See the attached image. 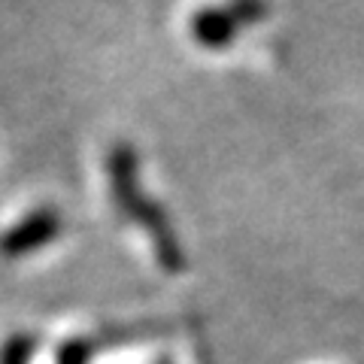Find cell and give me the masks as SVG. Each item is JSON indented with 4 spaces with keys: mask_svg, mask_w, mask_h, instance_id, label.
Wrapping results in <instances>:
<instances>
[{
    "mask_svg": "<svg viewBox=\"0 0 364 364\" xmlns=\"http://www.w3.org/2000/svg\"><path fill=\"white\" fill-rule=\"evenodd\" d=\"M231 33H234L231 18H228L225 13H219V9H203V13L195 18V37L200 43H207V46L231 40Z\"/></svg>",
    "mask_w": 364,
    "mask_h": 364,
    "instance_id": "cell-1",
    "label": "cell"
}]
</instances>
